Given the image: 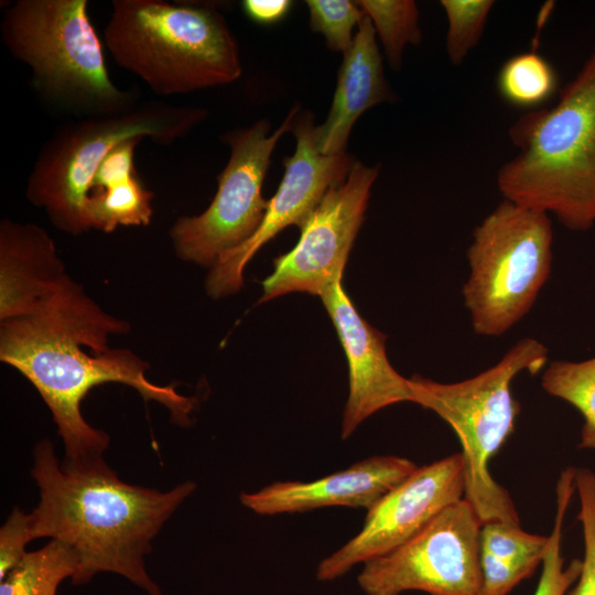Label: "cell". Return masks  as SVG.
I'll return each instance as SVG.
<instances>
[{
  "label": "cell",
  "instance_id": "1",
  "mask_svg": "<svg viewBox=\"0 0 595 595\" xmlns=\"http://www.w3.org/2000/svg\"><path fill=\"white\" fill-rule=\"evenodd\" d=\"M0 359L21 372L48 407L63 440L65 458L100 456L109 436L89 425L80 404L90 389L119 382L164 405L173 423L188 426L196 398L145 375L148 364L128 349H110L111 335L129 324L106 313L67 274L29 312L0 321Z\"/></svg>",
  "mask_w": 595,
  "mask_h": 595
},
{
  "label": "cell",
  "instance_id": "2",
  "mask_svg": "<svg viewBox=\"0 0 595 595\" xmlns=\"http://www.w3.org/2000/svg\"><path fill=\"white\" fill-rule=\"evenodd\" d=\"M33 456L31 476L40 500L29 513L32 540L51 538L73 549L78 559L74 584L87 583L98 572H112L150 595H161L145 571L144 556L196 484L184 482L167 491L131 485L102 455L60 463L48 440L36 444Z\"/></svg>",
  "mask_w": 595,
  "mask_h": 595
},
{
  "label": "cell",
  "instance_id": "3",
  "mask_svg": "<svg viewBox=\"0 0 595 595\" xmlns=\"http://www.w3.org/2000/svg\"><path fill=\"white\" fill-rule=\"evenodd\" d=\"M519 150L498 171L504 198L566 228L595 225V46L549 108L527 111L510 128Z\"/></svg>",
  "mask_w": 595,
  "mask_h": 595
},
{
  "label": "cell",
  "instance_id": "4",
  "mask_svg": "<svg viewBox=\"0 0 595 595\" xmlns=\"http://www.w3.org/2000/svg\"><path fill=\"white\" fill-rule=\"evenodd\" d=\"M104 39L113 61L161 96L227 85L242 71L231 30L208 4L113 0Z\"/></svg>",
  "mask_w": 595,
  "mask_h": 595
},
{
  "label": "cell",
  "instance_id": "5",
  "mask_svg": "<svg viewBox=\"0 0 595 595\" xmlns=\"http://www.w3.org/2000/svg\"><path fill=\"white\" fill-rule=\"evenodd\" d=\"M11 56L32 73L31 84L52 107L77 118L111 116L138 105L107 69L87 0H15L0 22Z\"/></svg>",
  "mask_w": 595,
  "mask_h": 595
},
{
  "label": "cell",
  "instance_id": "6",
  "mask_svg": "<svg viewBox=\"0 0 595 595\" xmlns=\"http://www.w3.org/2000/svg\"><path fill=\"white\" fill-rule=\"evenodd\" d=\"M548 349L534 338L517 342L493 367L463 381L436 382L421 376L409 378L412 402L431 410L455 432L464 465V499L483 523L520 524L508 490L489 472V462L515 429L520 404L511 385L522 371L544 368Z\"/></svg>",
  "mask_w": 595,
  "mask_h": 595
},
{
  "label": "cell",
  "instance_id": "7",
  "mask_svg": "<svg viewBox=\"0 0 595 595\" xmlns=\"http://www.w3.org/2000/svg\"><path fill=\"white\" fill-rule=\"evenodd\" d=\"M208 116L194 106L159 100L111 116L78 118L58 127L42 145L26 182V198L44 209L57 229L73 236L91 229L88 201L95 173L121 142L149 138L170 145Z\"/></svg>",
  "mask_w": 595,
  "mask_h": 595
},
{
  "label": "cell",
  "instance_id": "8",
  "mask_svg": "<svg viewBox=\"0 0 595 595\" xmlns=\"http://www.w3.org/2000/svg\"><path fill=\"white\" fill-rule=\"evenodd\" d=\"M548 214L504 199L475 228L463 286L473 329L500 336L533 306L552 262Z\"/></svg>",
  "mask_w": 595,
  "mask_h": 595
},
{
  "label": "cell",
  "instance_id": "9",
  "mask_svg": "<svg viewBox=\"0 0 595 595\" xmlns=\"http://www.w3.org/2000/svg\"><path fill=\"white\" fill-rule=\"evenodd\" d=\"M298 112L296 106L271 134L270 122L260 119L220 137L230 148V156L217 175L218 188L212 203L199 215L178 217L170 230L180 259L213 267L256 232L269 202L262 196V184L272 152L280 138L292 131Z\"/></svg>",
  "mask_w": 595,
  "mask_h": 595
},
{
  "label": "cell",
  "instance_id": "10",
  "mask_svg": "<svg viewBox=\"0 0 595 595\" xmlns=\"http://www.w3.org/2000/svg\"><path fill=\"white\" fill-rule=\"evenodd\" d=\"M482 526L463 498L402 545L364 563L358 584L367 595H483Z\"/></svg>",
  "mask_w": 595,
  "mask_h": 595
},
{
  "label": "cell",
  "instance_id": "11",
  "mask_svg": "<svg viewBox=\"0 0 595 595\" xmlns=\"http://www.w3.org/2000/svg\"><path fill=\"white\" fill-rule=\"evenodd\" d=\"M378 174V166L354 162L346 180L331 187L301 225L296 245L274 259L259 302L291 292L321 296L342 280Z\"/></svg>",
  "mask_w": 595,
  "mask_h": 595
},
{
  "label": "cell",
  "instance_id": "12",
  "mask_svg": "<svg viewBox=\"0 0 595 595\" xmlns=\"http://www.w3.org/2000/svg\"><path fill=\"white\" fill-rule=\"evenodd\" d=\"M463 498L461 453L418 466L367 511L364 526L354 538L320 562L317 578L335 580L358 563L393 551Z\"/></svg>",
  "mask_w": 595,
  "mask_h": 595
},
{
  "label": "cell",
  "instance_id": "13",
  "mask_svg": "<svg viewBox=\"0 0 595 595\" xmlns=\"http://www.w3.org/2000/svg\"><path fill=\"white\" fill-rule=\"evenodd\" d=\"M313 128L312 115L299 111L292 126L295 151L283 161L285 170L278 191L268 202L256 232L224 253L212 267L206 280V290L212 298L239 291L244 285V269L257 251L285 227H301L326 192L349 174L354 164L351 156L345 152L321 153L313 140Z\"/></svg>",
  "mask_w": 595,
  "mask_h": 595
},
{
  "label": "cell",
  "instance_id": "14",
  "mask_svg": "<svg viewBox=\"0 0 595 595\" xmlns=\"http://www.w3.org/2000/svg\"><path fill=\"white\" fill-rule=\"evenodd\" d=\"M345 351L349 392L342 421V439L371 414L400 402H412L409 378L389 363L386 335L361 317L343 288L342 280L321 295Z\"/></svg>",
  "mask_w": 595,
  "mask_h": 595
},
{
  "label": "cell",
  "instance_id": "15",
  "mask_svg": "<svg viewBox=\"0 0 595 595\" xmlns=\"http://www.w3.org/2000/svg\"><path fill=\"white\" fill-rule=\"evenodd\" d=\"M416 467L401 456H371L316 480L275 482L258 491L241 493L240 502L262 516L335 506L368 511Z\"/></svg>",
  "mask_w": 595,
  "mask_h": 595
},
{
  "label": "cell",
  "instance_id": "16",
  "mask_svg": "<svg viewBox=\"0 0 595 595\" xmlns=\"http://www.w3.org/2000/svg\"><path fill=\"white\" fill-rule=\"evenodd\" d=\"M376 41V31L366 15L350 47L344 53L332 106L324 123L314 126L313 140L323 154L345 152L355 121L370 107L392 101Z\"/></svg>",
  "mask_w": 595,
  "mask_h": 595
},
{
  "label": "cell",
  "instance_id": "17",
  "mask_svg": "<svg viewBox=\"0 0 595 595\" xmlns=\"http://www.w3.org/2000/svg\"><path fill=\"white\" fill-rule=\"evenodd\" d=\"M0 321L21 316L66 275L54 241L40 226L0 224Z\"/></svg>",
  "mask_w": 595,
  "mask_h": 595
},
{
  "label": "cell",
  "instance_id": "18",
  "mask_svg": "<svg viewBox=\"0 0 595 595\" xmlns=\"http://www.w3.org/2000/svg\"><path fill=\"white\" fill-rule=\"evenodd\" d=\"M78 559L73 549L51 540L45 547L26 552L0 584V595H55L66 577H73Z\"/></svg>",
  "mask_w": 595,
  "mask_h": 595
},
{
  "label": "cell",
  "instance_id": "19",
  "mask_svg": "<svg viewBox=\"0 0 595 595\" xmlns=\"http://www.w3.org/2000/svg\"><path fill=\"white\" fill-rule=\"evenodd\" d=\"M541 386L580 412L583 425L578 447L595 450V356L581 361H552L543 371Z\"/></svg>",
  "mask_w": 595,
  "mask_h": 595
},
{
  "label": "cell",
  "instance_id": "20",
  "mask_svg": "<svg viewBox=\"0 0 595 595\" xmlns=\"http://www.w3.org/2000/svg\"><path fill=\"white\" fill-rule=\"evenodd\" d=\"M154 194L139 175L89 194L88 215L91 229L111 232L120 226H148Z\"/></svg>",
  "mask_w": 595,
  "mask_h": 595
},
{
  "label": "cell",
  "instance_id": "21",
  "mask_svg": "<svg viewBox=\"0 0 595 595\" xmlns=\"http://www.w3.org/2000/svg\"><path fill=\"white\" fill-rule=\"evenodd\" d=\"M559 78L551 63L536 52L509 57L500 67L497 88L509 105L534 110L558 91Z\"/></svg>",
  "mask_w": 595,
  "mask_h": 595
},
{
  "label": "cell",
  "instance_id": "22",
  "mask_svg": "<svg viewBox=\"0 0 595 595\" xmlns=\"http://www.w3.org/2000/svg\"><path fill=\"white\" fill-rule=\"evenodd\" d=\"M370 19L392 69L402 65L408 44L421 42L419 10L412 0H359L356 1Z\"/></svg>",
  "mask_w": 595,
  "mask_h": 595
},
{
  "label": "cell",
  "instance_id": "23",
  "mask_svg": "<svg viewBox=\"0 0 595 595\" xmlns=\"http://www.w3.org/2000/svg\"><path fill=\"white\" fill-rule=\"evenodd\" d=\"M556 512L549 544L542 561V571L534 595H566L576 582L582 561L573 560L567 565L561 554L563 524L575 488V467L562 470L556 482Z\"/></svg>",
  "mask_w": 595,
  "mask_h": 595
},
{
  "label": "cell",
  "instance_id": "24",
  "mask_svg": "<svg viewBox=\"0 0 595 595\" xmlns=\"http://www.w3.org/2000/svg\"><path fill=\"white\" fill-rule=\"evenodd\" d=\"M548 544L549 536L526 532L511 522L488 521L480 529V553L531 572L542 564Z\"/></svg>",
  "mask_w": 595,
  "mask_h": 595
},
{
  "label": "cell",
  "instance_id": "25",
  "mask_svg": "<svg viewBox=\"0 0 595 595\" xmlns=\"http://www.w3.org/2000/svg\"><path fill=\"white\" fill-rule=\"evenodd\" d=\"M491 0H442L447 19L445 50L450 62L458 66L482 39Z\"/></svg>",
  "mask_w": 595,
  "mask_h": 595
},
{
  "label": "cell",
  "instance_id": "26",
  "mask_svg": "<svg viewBox=\"0 0 595 595\" xmlns=\"http://www.w3.org/2000/svg\"><path fill=\"white\" fill-rule=\"evenodd\" d=\"M310 24L314 32L321 33L332 51L346 53L350 47L353 30L358 26L366 13L356 1L307 0Z\"/></svg>",
  "mask_w": 595,
  "mask_h": 595
},
{
  "label": "cell",
  "instance_id": "27",
  "mask_svg": "<svg viewBox=\"0 0 595 595\" xmlns=\"http://www.w3.org/2000/svg\"><path fill=\"white\" fill-rule=\"evenodd\" d=\"M575 488L580 499L577 519L582 526L584 556L580 575L567 595H595V473L586 467L576 468Z\"/></svg>",
  "mask_w": 595,
  "mask_h": 595
},
{
  "label": "cell",
  "instance_id": "28",
  "mask_svg": "<svg viewBox=\"0 0 595 595\" xmlns=\"http://www.w3.org/2000/svg\"><path fill=\"white\" fill-rule=\"evenodd\" d=\"M32 541L29 513L14 508L0 529V578L25 555V545Z\"/></svg>",
  "mask_w": 595,
  "mask_h": 595
},
{
  "label": "cell",
  "instance_id": "29",
  "mask_svg": "<svg viewBox=\"0 0 595 595\" xmlns=\"http://www.w3.org/2000/svg\"><path fill=\"white\" fill-rule=\"evenodd\" d=\"M142 138H132L116 145L102 160L93 178L90 192L128 180L138 174L134 152ZM90 194V193H89Z\"/></svg>",
  "mask_w": 595,
  "mask_h": 595
},
{
  "label": "cell",
  "instance_id": "30",
  "mask_svg": "<svg viewBox=\"0 0 595 595\" xmlns=\"http://www.w3.org/2000/svg\"><path fill=\"white\" fill-rule=\"evenodd\" d=\"M245 14L259 24H273L282 20L290 11L289 0H245L241 2Z\"/></svg>",
  "mask_w": 595,
  "mask_h": 595
}]
</instances>
